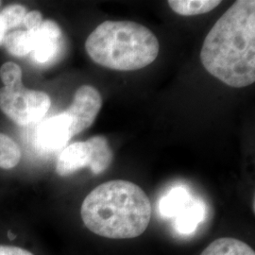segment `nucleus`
Wrapping results in <instances>:
<instances>
[{
    "mask_svg": "<svg viewBox=\"0 0 255 255\" xmlns=\"http://www.w3.org/2000/svg\"><path fill=\"white\" fill-rule=\"evenodd\" d=\"M201 61L208 73L230 87L255 82V1L238 0L205 37Z\"/></svg>",
    "mask_w": 255,
    "mask_h": 255,
    "instance_id": "obj_1",
    "label": "nucleus"
},
{
    "mask_svg": "<svg viewBox=\"0 0 255 255\" xmlns=\"http://www.w3.org/2000/svg\"><path fill=\"white\" fill-rule=\"evenodd\" d=\"M151 202L133 182L114 180L90 192L82 202L81 217L95 235L110 239L140 237L150 222Z\"/></svg>",
    "mask_w": 255,
    "mask_h": 255,
    "instance_id": "obj_2",
    "label": "nucleus"
},
{
    "mask_svg": "<svg viewBox=\"0 0 255 255\" xmlns=\"http://www.w3.org/2000/svg\"><path fill=\"white\" fill-rule=\"evenodd\" d=\"M96 64L117 71H134L152 64L160 50L154 33L131 21H105L85 42Z\"/></svg>",
    "mask_w": 255,
    "mask_h": 255,
    "instance_id": "obj_3",
    "label": "nucleus"
},
{
    "mask_svg": "<svg viewBox=\"0 0 255 255\" xmlns=\"http://www.w3.org/2000/svg\"><path fill=\"white\" fill-rule=\"evenodd\" d=\"M48 95L26 89L23 84L0 89V110L14 123L27 126L40 121L50 108Z\"/></svg>",
    "mask_w": 255,
    "mask_h": 255,
    "instance_id": "obj_4",
    "label": "nucleus"
},
{
    "mask_svg": "<svg viewBox=\"0 0 255 255\" xmlns=\"http://www.w3.org/2000/svg\"><path fill=\"white\" fill-rule=\"evenodd\" d=\"M102 107L101 93L90 85L80 87L72 104L64 111L71 120L72 136L88 128L94 123Z\"/></svg>",
    "mask_w": 255,
    "mask_h": 255,
    "instance_id": "obj_5",
    "label": "nucleus"
},
{
    "mask_svg": "<svg viewBox=\"0 0 255 255\" xmlns=\"http://www.w3.org/2000/svg\"><path fill=\"white\" fill-rule=\"evenodd\" d=\"M71 120L62 113L43 121L37 128L35 143L44 151H54L71 139Z\"/></svg>",
    "mask_w": 255,
    "mask_h": 255,
    "instance_id": "obj_6",
    "label": "nucleus"
},
{
    "mask_svg": "<svg viewBox=\"0 0 255 255\" xmlns=\"http://www.w3.org/2000/svg\"><path fill=\"white\" fill-rule=\"evenodd\" d=\"M33 59L38 64L50 62L59 51L62 30L52 20L43 21L41 26L31 29Z\"/></svg>",
    "mask_w": 255,
    "mask_h": 255,
    "instance_id": "obj_7",
    "label": "nucleus"
},
{
    "mask_svg": "<svg viewBox=\"0 0 255 255\" xmlns=\"http://www.w3.org/2000/svg\"><path fill=\"white\" fill-rule=\"evenodd\" d=\"M92 150L86 142H76L65 147L59 156L56 164V172L65 177L75 173L83 167H90Z\"/></svg>",
    "mask_w": 255,
    "mask_h": 255,
    "instance_id": "obj_8",
    "label": "nucleus"
},
{
    "mask_svg": "<svg viewBox=\"0 0 255 255\" xmlns=\"http://www.w3.org/2000/svg\"><path fill=\"white\" fill-rule=\"evenodd\" d=\"M206 217V206L203 201H191L174 218V229L182 236H190Z\"/></svg>",
    "mask_w": 255,
    "mask_h": 255,
    "instance_id": "obj_9",
    "label": "nucleus"
},
{
    "mask_svg": "<svg viewBox=\"0 0 255 255\" xmlns=\"http://www.w3.org/2000/svg\"><path fill=\"white\" fill-rule=\"evenodd\" d=\"M91 147L92 164L90 169L95 175L104 172L109 168L114 159L113 150L109 146L108 140L104 136L98 135L87 140Z\"/></svg>",
    "mask_w": 255,
    "mask_h": 255,
    "instance_id": "obj_10",
    "label": "nucleus"
},
{
    "mask_svg": "<svg viewBox=\"0 0 255 255\" xmlns=\"http://www.w3.org/2000/svg\"><path fill=\"white\" fill-rule=\"evenodd\" d=\"M201 255H255L252 247L232 237L216 239L204 249Z\"/></svg>",
    "mask_w": 255,
    "mask_h": 255,
    "instance_id": "obj_11",
    "label": "nucleus"
},
{
    "mask_svg": "<svg viewBox=\"0 0 255 255\" xmlns=\"http://www.w3.org/2000/svg\"><path fill=\"white\" fill-rule=\"evenodd\" d=\"M192 199L191 195L184 187H174L160 201V213L164 218L174 219Z\"/></svg>",
    "mask_w": 255,
    "mask_h": 255,
    "instance_id": "obj_12",
    "label": "nucleus"
},
{
    "mask_svg": "<svg viewBox=\"0 0 255 255\" xmlns=\"http://www.w3.org/2000/svg\"><path fill=\"white\" fill-rule=\"evenodd\" d=\"M168 6L182 16H193L209 12L221 3L219 0H169Z\"/></svg>",
    "mask_w": 255,
    "mask_h": 255,
    "instance_id": "obj_13",
    "label": "nucleus"
},
{
    "mask_svg": "<svg viewBox=\"0 0 255 255\" xmlns=\"http://www.w3.org/2000/svg\"><path fill=\"white\" fill-rule=\"evenodd\" d=\"M9 53L23 57L32 51V35L30 30H17L11 32L3 41Z\"/></svg>",
    "mask_w": 255,
    "mask_h": 255,
    "instance_id": "obj_14",
    "label": "nucleus"
},
{
    "mask_svg": "<svg viewBox=\"0 0 255 255\" xmlns=\"http://www.w3.org/2000/svg\"><path fill=\"white\" fill-rule=\"evenodd\" d=\"M21 159L18 145L10 137L0 133V167L11 169L15 167Z\"/></svg>",
    "mask_w": 255,
    "mask_h": 255,
    "instance_id": "obj_15",
    "label": "nucleus"
},
{
    "mask_svg": "<svg viewBox=\"0 0 255 255\" xmlns=\"http://www.w3.org/2000/svg\"><path fill=\"white\" fill-rule=\"evenodd\" d=\"M26 14V9L21 5H10L0 12V16L4 21L8 30L23 23Z\"/></svg>",
    "mask_w": 255,
    "mask_h": 255,
    "instance_id": "obj_16",
    "label": "nucleus"
},
{
    "mask_svg": "<svg viewBox=\"0 0 255 255\" xmlns=\"http://www.w3.org/2000/svg\"><path fill=\"white\" fill-rule=\"evenodd\" d=\"M0 78L6 87L17 86L22 84V70L17 64L8 62L1 66Z\"/></svg>",
    "mask_w": 255,
    "mask_h": 255,
    "instance_id": "obj_17",
    "label": "nucleus"
},
{
    "mask_svg": "<svg viewBox=\"0 0 255 255\" xmlns=\"http://www.w3.org/2000/svg\"><path fill=\"white\" fill-rule=\"evenodd\" d=\"M25 27H27V30L35 29L37 27H40L43 23V17L41 12L38 10H32L26 14L24 21H23Z\"/></svg>",
    "mask_w": 255,
    "mask_h": 255,
    "instance_id": "obj_18",
    "label": "nucleus"
},
{
    "mask_svg": "<svg viewBox=\"0 0 255 255\" xmlns=\"http://www.w3.org/2000/svg\"><path fill=\"white\" fill-rule=\"evenodd\" d=\"M0 255H35L24 248L0 244Z\"/></svg>",
    "mask_w": 255,
    "mask_h": 255,
    "instance_id": "obj_19",
    "label": "nucleus"
},
{
    "mask_svg": "<svg viewBox=\"0 0 255 255\" xmlns=\"http://www.w3.org/2000/svg\"><path fill=\"white\" fill-rule=\"evenodd\" d=\"M7 30H8L7 27H6L4 21L2 20L1 16H0V44L3 43L4 38L6 36V31H7Z\"/></svg>",
    "mask_w": 255,
    "mask_h": 255,
    "instance_id": "obj_20",
    "label": "nucleus"
},
{
    "mask_svg": "<svg viewBox=\"0 0 255 255\" xmlns=\"http://www.w3.org/2000/svg\"><path fill=\"white\" fill-rule=\"evenodd\" d=\"M0 4H1V2H0Z\"/></svg>",
    "mask_w": 255,
    "mask_h": 255,
    "instance_id": "obj_21",
    "label": "nucleus"
}]
</instances>
